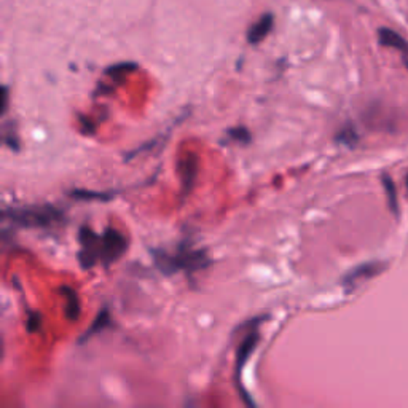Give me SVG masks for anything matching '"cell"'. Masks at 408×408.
I'll list each match as a JSON object with an SVG mask.
<instances>
[{"label": "cell", "instance_id": "8992f818", "mask_svg": "<svg viewBox=\"0 0 408 408\" xmlns=\"http://www.w3.org/2000/svg\"><path fill=\"white\" fill-rule=\"evenodd\" d=\"M385 268H386V264H380V261H370V264L361 265L345 276L343 284L348 289H354L359 283H364L370 278L380 275Z\"/></svg>", "mask_w": 408, "mask_h": 408}, {"label": "cell", "instance_id": "2e32d148", "mask_svg": "<svg viewBox=\"0 0 408 408\" xmlns=\"http://www.w3.org/2000/svg\"><path fill=\"white\" fill-rule=\"evenodd\" d=\"M39 327H40V314L30 313L27 319V328L30 332H35V330H39Z\"/></svg>", "mask_w": 408, "mask_h": 408}, {"label": "cell", "instance_id": "277c9868", "mask_svg": "<svg viewBox=\"0 0 408 408\" xmlns=\"http://www.w3.org/2000/svg\"><path fill=\"white\" fill-rule=\"evenodd\" d=\"M259 342H260V332H259V328L255 327L246 335L245 338H242V342L240 343V348H237V352H236V370H235L236 386H237V389H240V392L242 394L241 397H245L246 404H249V405H254V402L247 397V392L241 388V373H242V367H245L246 362L249 361V356H251L254 350L257 348Z\"/></svg>", "mask_w": 408, "mask_h": 408}, {"label": "cell", "instance_id": "ba28073f", "mask_svg": "<svg viewBox=\"0 0 408 408\" xmlns=\"http://www.w3.org/2000/svg\"><path fill=\"white\" fill-rule=\"evenodd\" d=\"M273 15H264L260 18V20L257 23H254L251 29H249V32H247V42L249 44H260L261 40H264L268 34L271 32V29H273Z\"/></svg>", "mask_w": 408, "mask_h": 408}, {"label": "cell", "instance_id": "7c38bea8", "mask_svg": "<svg viewBox=\"0 0 408 408\" xmlns=\"http://www.w3.org/2000/svg\"><path fill=\"white\" fill-rule=\"evenodd\" d=\"M383 184H385V190L388 194V201H389V206H391V209L395 216H397V198H395V187H394V182L391 180V178H388L385 175L383 178Z\"/></svg>", "mask_w": 408, "mask_h": 408}, {"label": "cell", "instance_id": "4fadbf2b", "mask_svg": "<svg viewBox=\"0 0 408 408\" xmlns=\"http://www.w3.org/2000/svg\"><path fill=\"white\" fill-rule=\"evenodd\" d=\"M136 69V66L131 63H125V64H118L113 66L111 69L107 70V75H111L112 78H118V77H125L126 74H130L131 70Z\"/></svg>", "mask_w": 408, "mask_h": 408}, {"label": "cell", "instance_id": "3957f363", "mask_svg": "<svg viewBox=\"0 0 408 408\" xmlns=\"http://www.w3.org/2000/svg\"><path fill=\"white\" fill-rule=\"evenodd\" d=\"M126 249H128L126 236L118 230L109 228L101 235L99 260L106 266H109L111 264H113L115 260H118L121 255L126 252Z\"/></svg>", "mask_w": 408, "mask_h": 408}, {"label": "cell", "instance_id": "6da1fadb", "mask_svg": "<svg viewBox=\"0 0 408 408\" xmlns=\"http://www.w3.org/2000/svg\"><path fill=\"white\" fill-rule=\"evenodd\" d=\"M154 259L156 266L163 273L171 275L178 271H197L209 265V257L204 251H197L193 247L180 246L175 252L155 251Z\"/></svg>", "mask_w": 408, "mask_h": 408}, {"label": "cell", "instance_id": "5bb4252c", "mask_svg": "<svg viewBox=\"0 0 408 408\" xmlns=\"http://www.w3.org/2000/svg\"><path fill=\"white\" fill-rule=\"evenodd\" d=\"M228 136L236 142H245L247 144L251 141V132L247 131V128H233V130L228 131Z\"/></svg>", "mask_w": 408, "mask_h": 408}, {"label": "cell", "instance_id": "8fae6325", "mask_svg": "<svg viewBox=\"0 0 408 408\" xmlns=\"http://www.w3.org/2000/svg\"><path fill=\"white\" fill-rule=\"evenodd\" d=\"M109 326H111V313H109V309H102V311L97 314V318L94 319L93 324H91V327L87 330V333H85L83 337L80 338V342L82 343L87 342L89 337H93V335L102 332Z\"/></svg>", "mask_w": 408, "mask_h": 408}, {"label": "cell", "instance_id": "7a4b0ae2", "mask_svg": "<svg viewBox=\"0 0 408 408\" xmlns=\"http://www.w3.org/2000/svg\"><path fill=\"white\" fill-rule=\"evenodd\" d=\"M4 217L20 227L48 228L63 222L64 212L54 206H32V208L5 209Z\"/></svg>", "mask_w": 408, "mask_h": 408}, {"label": "cell", "instance_id": "52a82bcc", "mask_svg": "<svg viewBox=\"0 0 408 408\" xmlns=\"http://www.w3.org/2000/svg\"><path fill=\"white\" fill-rule=\"evenodd\" d=\"M198 174V160L193 154H188L185 158H182L179 161V175H180V184L182 192L190 193L193 188L194 179Z\"/></svg>", "mask_w": 408, "mask_h": 408}, {"label": "cell", "instance_id": "9c48e42d", "mask_svg": "<svg viewBox=\"0 0 408 408\" xmlns=\"http://www.w3.org/2000/svg\"><path fill=\"white\" fill-rule=\"evenodd\" d=\"M66 298V318L69 321H77L80 318V300L74 289L63 288L61 289Z\"/></svg>", "mask_w": 408, "mask_h": 408}, {"label": "cell", "instance_id": "9a60e30c", "mask_svg": "<svg viewBox=\"0 0 408 408\" xmlns=\"http://www.w3.org/2000/svg\"><path fill=\"white\" fill-rule=\"evenodd\" d=\"M74 198L78 199H109L112 194H106V193H91L87 190H74L70 193Z\"/></svg>", "mask_w": 408, "mask_h": 408}, {"label": "cell", "instance_id": "ac0fdd59", "mask_svg": "<svg viewBox=\"0 0 408 408\" xmlns=\"http://www.w3.org/2000/svg\"><path fill=\"white\" fill-rule=\"evenodd\" d=\"M407 187H408V178H407Z\"/></svg>", "mask_w": 408, "mask_h": 408}, {"label": "cell", "instance_id": "5b68a950", "mask_svg": "<svg viewBox=\"0 0 408 408\" xmlns=\"http://www.w3.org/2000/svg\"><path fill=\"white\" fill-rule=\"evenodd\" d=\"M78 241H80L82 249L78 252V260L83 268H91L99 261V241L101 235H96L93 230L88 227H82L78 233Z\"/></svg>", "mask_w": 408, "mask_h": 408}, {"label": "cell", "instance_id": "30bf717a", "mask_svg": "<svg viewBox=\"0 0 408 408\" xmlns=\"http://www.w3.org/2000/svg\"><path fill=\"white\" fill-rule=\"evenodd\" d=\"M378 37H380V42H381L383 45L391 47V48H397V50H400V51L408 53L407 42L402 39L397 32H394V30L381 29L380 34H378Z\"/></svg>", "mask_w": 408, "mask_h": 408}, {"label": "cell", "instance_id": "e0dca14e", "mask_svg": "<svg viewBox=\"0 0 408 408\" xmlns=\"http://www.w3.org/2000/svg\"><path fill=\"white\" fill-rule=\"evenodd\" d=\"M7 107H8V88L4 87V89H2V113L7 112Z\"/></svg>", "mask_w": 408, "mask_h": 408}]
</instances>
